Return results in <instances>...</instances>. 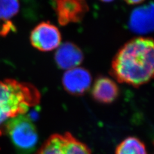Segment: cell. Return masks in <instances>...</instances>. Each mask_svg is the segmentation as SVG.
<instances>
[{
  "instance_id": "1",
  "label": "cell",
  "mask_w": 154,
  "mask_h": 154,
  "mask_svg": "<svg viewBox=\"0 0 154 154\" xmlns=\"http://www.w3.org/2000/svg\"><path fill=\"white\" fill-rule=\"evenodd\" d=\"M110 73L119 83L139 87L154 79V39L136 37L120 48Z\"/></svg>"
},
{
  "instance_id": "2",
  "label": "cell",
  "mask_w": 154,
  "mask_h": 154,
  "mask_svg": "<svg viewBox=\"0 0 154 154\" xmlns=\"http://www.w3.org/2000/svg\"><path fill=\"white\" fill-rule=\"evenodd\" d=\"M41 94L34 85L16 80L0 81V136L7 124L40 103Z\"/></svg>"
},
{
  "instance_id": "3",
  "label": "cell",
  "mask_w": 154,
  "mask_h": 154,
  "mask_svg": "<svg viewBox=\"0 0 154 154\" xmlns=\"http://www.w3.org/2000/svg\"><path fill=\"white\" fill-rule=\"evenodd\" d=\"M5 134L20 154L32 153L37 145L38 136L36 127L25 115L12 119L7 124Z\"/></svg>"
},
{
  "instance_id": "4",
  "label": "cell",
  "mask_w": 154,
  "mask_h": 154,
  "mask_svg": "<svg viewBox=\"0 0 154 154\" xmlns=\"http://www.w3.org/2000/svg\"><path fill=\"white\" fill-rule=\"evenodd\" d=\"M35 154H92L86 144L73 134H55L48 137Z\"/></svg>"
},
{
  "instance_id": "5",
  "label": "cell",
  "mask_w": 154,
  "mask_h": 154,
  "mask_svg": "<svg viewBox=\"0 0 154 154\" xmlns=\"http://www.w3.org/2000/svg\"><path fill=\"white\" fill-rule=\"evenodd\" d=\"M30 40L32 46L38 50L50 51L60 46L61 34L55 25L49 22H43L32 30Z\"/></svg>"
},
{
  "instance_id": "6",
  "label": "cell",
  "mask_w": 154,
  "mask_h": 154,
  "mask_svg": "<svg viewBox=\"0 0 154 154\" xmlns=\"http://www.w3.org/2000/svg\"><path fill=\"white\" fill-rule=\"evenodd\" d=\"M59 23L62 26L78 23L88 11L85 0H55Z\"/></svg>"
},
{
  "instance_id": "7",
  "label": "cell",
  "mask_w": 154,
  "mask_h": 154,
  "mask_svg": "<svg viewBox=\"0 0 154 154\" xmlns=\"http://www.w3.org/2000/svg\"><path fill=\"white\" fill-rule=\"evenodd\" d=\"M92 83L90 72L84 67H76L67 70L62 79V84L67 93L82 96L88 91Z\"/></svg>"
},
{
  "instance_id": "8",
  "label": "cell",
  "mask_w": 154,
  "mask_h": 154,
  "mask_svg": "<svg viewBox=\"0 0 154 154\" xmlns=\"http://www.w3.org/2000/svg\"><path fill=\"white\" fill-rule=\"evenodd\" d=\"M91 94L98 103L109 104L116 100L119 94V89L115 82L109 77L99 76L93 85Z\"/></svg>"
},
{
  "instance_id": "9",
  "label": "cell",
  "mask_w": 154,
  "mask_h": 154,
  "mask_svg": "<svg viewBox=\"0 0 154 154\" xmlns=\"http://www.w3.org/2000/svg\"><path fill=\"white\" fill-rule=\"evenodd\" d=\"M58 48L55 59L57 65L60 69L69 70L79 67L82 62L83 53L73 43L67 42Z\"/></svg>"
},
{
  "instance_id": "10",
  "label": "cell",
  "mask_w": 154,
  "mask_h": 154,
  "mask_svg": "<svg viewBox=\"0 0 154 154\" xmlns=\"http://www.w3.org/2000/svg\"><path fill=\"white\" fill-rule=\"evenodd\" d=\"M115 154H147L145 144L140 139L131 136L125 139L117 146Z\"/></svg>"
},
{
  "instance_id": "11",
  "label": "cell",
  "mask_w": 154,
  "mask_h": 154,
  "mask_svg": "<svg viewBox=\"0 0 154 154\" xmlns=\"http://www.w3.org/2000/svg\"><path fill=\"white\" fill-rule=\"evenodd\" d=\"M18 0H0V21H8L18 12Z\"/></svg>"
},
{
  "instance_id": "12",
  "label": "cell",
  "mask_w": 154,
  "mask_h": 154,
  "mask_svg": "<svg viewBox=\"0 0 154 154\" xmlns=\"http://www.w3.org/2000/svg\"><path fill=\"white\" fill-rule=\"evenodd\" d=\"M14 29V26L10 22H0V35H5Z\"/></svg>"
},
{
  "instance_id": "13",
  "label": "cell",
  "mask_w": 154,
  "mask_h": 154,
  "mask_svg": "<svg viewBox=\"0 0 154 154\" xmlns=\"http://www.w3.org/2000/svg\"><path fill=\"white\" fill-rule=\"evenodd\" d=\"M125 1L130 5H137L141 3L144 0H125Z\"/></svg>"
},
{
  "instance_id": "14",
  "label": "cell",
  "mask_w": 154,
  "mask_h": 154,
  "mask_svg": "<svg viewBox=\"0 0 154 154\" xmlns=\"http://www.w3.org/2000/svg\"><path fill=\"white\" fill-rule=\"evenodd\" d=\"M101 1L104 2H110L113 1V0H101Z\"/></svg>"
}]
</instances>
